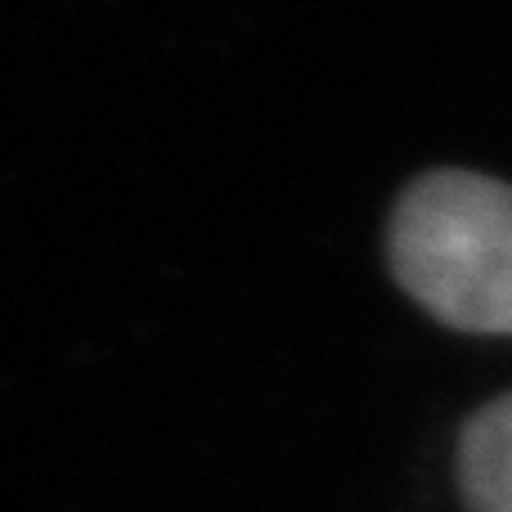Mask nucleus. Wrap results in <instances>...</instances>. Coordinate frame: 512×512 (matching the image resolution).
Wrapping results in <instances>:
<instances>
[{"mask_svg":"<svg viewBox=\"0 0 512 512\" xmlns=\"http://www.w3.org/2000/svg\"><path fill=\"white\" fill-rule=\"evenodd\" d=\"M396 283L454 333L512 337V185L441 167L400 194L387 225Z\"/></svg>","mask_w":512,"mask_h":512,"instance_id":"1","label":"nucleus"},{"mask_svg":"<svg viewBox=\"0 0 512 512\" xmlns=\"http://www.w3.org/2000/svg\"><path fill=\"white\" fill-rule=\"evenodd\" d=\"M459 486L468 512H512V391L463 423Z\"/></svg>","mask_w":512,"mask_h":512,"instance_id":"2","label":"nucleus"}]
</instances>
